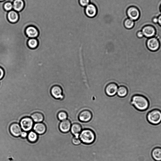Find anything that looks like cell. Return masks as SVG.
Wrapping results in <instances>:
<instances>
[{
    "mask_svg": "<svg viewBox=\"0 0 161 161\" xmlns=\"http://www.w3.org/2000/svg\"><path fill=\"white\" fill-rule=\"evenodd\" d=\"M130 104L136 110L141 112L147 110L150 106L148 99L144 96L140 94H136L132 97Z\"/></svg>",
    "mask_w": 161,
    "mask_h": 161,
    "instance_id": "cell-1",
    "label": "cell"
},
{
    "mask_svg": "<svg viewBox=\"0 0 161 161\" xmlns=\"http://www.w3.org/2000/svg\"><path fill=\"white\" fill-rule=\"evenodd\" d=\"M148 122L153 125H157L161 123V111L154 109L148 112L146 116Z\"/></svg>",
    "mask_w": 161,
    "mask_h": 161,
    "instance_id": "cell-2",
    "label": "cell"
},
{
    "mask_svg": "<svg viewBox=\"0 0 161 161\" xmlns=\"http://www.w3.org/2000/svg\"><path fill=\"white\" fill-rule=\"evenodd\" d=\"M79 137L82 143L85 145H90L95 141L96 136L94 133L89 129H83Z\"/></svg>",
    "mask_w": 161,
    "mask_h": 161,
    "instance_id": "cell-3",
    "label": "cell"
},
{
    "mask_svg": "<svg viewBox=\"0 0 161 161\" xmlns=\"http://www.w3.org/2000/svg\"><path fill=\"white\" fill-rule=\"evenodd\" d=\"M19 124L23 131L28 132L33 128L34 122L31 117H25L20 120Z\"/></svg>",
    "mask_w": 161,
    "mask_h": 161,
    "instance_id": "cell-4",
    "label": "cell"
},
{
    "mask_svg": "<svg viewBox=\"0 0 161 161\" xmlns=\"http://www.w3.org/2000/svg\"><path fill=\"white\" fill-rule=\"evenodd\" d=\"M119 86L115 82H111L108 84L105 89V94L108 96L113 97L117 94Z\"/></svg>",
    "mask_w": 161,
    "mask_h": 161,
    "instance_id": "cell-5",
    "label": "cell"
},
{
    "mask_svg": "<svg viewBox=\"0 0 161 161\" xmlns=\"http://www.w3.org/2000/svg\"><path fill=\"white\" fill-rule=\"evenodd\" d=\"M146 45L149 50L152 51H155L159 49L160 43L158 40L154 37L148 39Z\"/></svg>",
    "mask_w": 161,
    "mask_h": 161,
    "instance_id": "cell-6",
    "label": "cell"
},
{
    "mask_svg": "<svg viewBox=\"0 0 161 161\" xmlns=\"http://www.w3.org/2000/svg\"><path fill=\"white\" fill-rule=\"evenodd\" d=\"M52 96L55 99L63 100L64 98L62 88L58 85L53 86L51 89Z\"/></svg>",
    "mask_w": 161,
    "mask_h": 161,
    "instance_id": "cell-7",
    "label": "cell"
},
{
    "mask_svg": "<svg viewBox=\"0 0 161 161\" xmlns=\"http://www.w3.org/2000/svg\"><path fill=\"white\" fill-rule=\"evenodd\" d=\"M128 18L133 21H136L139 18L140 13L138 9L134 7H131L128 8L127 11Z\"/></svg>",
    "mask_w": 161,
    "mask_h": 161,
    "instance_id": "cell-8",
    "label": "cell"
},
{
    "mask_svg": "<svg viewBox=\"0 0 161 161\" xmlns=\"http://www.w3.org/2000/svg\"><path fill=\"white\" fill-rule=\"evenodd\" d=\"M93 115L92 112L88 110H85L80 112L78 115V119L82 123H88L92 119Z\"/></svg>",
    "mask_w": 161,
    "mask_h": 161,
    "instance_id": "cell-9",
    "label": "cell"
},
{
    "mask_svg": "<svg viewBox=\"0 0 161 161\" xmlns=\"http://www.w3.org/2000/svg\"><path fill=\"white\" fill-rule=\"evenodd\" d=\"M9 131L13 136L17 137L20 136L23 130L19 124L13 123L10 125Z\"/></svg>",
    "mask_w": 161,
    "mask_h": 161,
    "instance_id": "cell-10",
    "label": "cell"
},
{
    "mask_svg": "<svg viewBox=\"0 0 161 161\" xmlns=\"http://www.w3.org/2000/svg\"><path fill=\"white\" fill-rule=\"evenodd\" d=\"M97 9L96 6L92 3L89 4L86 7L85 12L88 17L92 18L95 17L97 14Z\"/></svg>",
    "mask_w": 161,
    "mask_h": 161,
    "instance_id": "cell-11",
    "label": "cell"
},
{
    "mask_svg": "<svg viewBox=\"0 0 161 161\" xmlns=\"http://www.w3.org/2000/svg\"><path fill=\"white\" fill-rule=\"evenodd\" d=\"M142 31L145 37L150 38L154 37L156 34L155 28L151 25H147L142 29Z\"/></svg>",
    "mask_w": 161,
    "mask_h": 161,
    "instance_id": "cell-12",
    "label": "cell"
},
{
    "mask_svg": "<svg viewBox=\"0 0 161 161\" xmlns=\"http://www.w3.org/2000/svg\"><path fill=\"white\" fill-rule=\"evenodd\" d=\"M72 125L70 120L68 119L62 121L59 124V130L63 133H68L70 131Z\"/></svg>",
    "mask_w": 161,
    "mask_h": 161,
    "instance_id": "cell-13",
    "label": "cell"
},
{
    "mask_svg": "<svg viewBox=\"0 0 161 161\" xmlns=\"http://www.w3.org/2000/svg\"><path fill=\"white\" fill-rule=\"evenodd\" d=\"M25 34L29 38H36L39 35V32L35 27L30 26L27 27L25 30Z\"/></svg>",
    "mask_w": 161,
    "mask_h": 161,
    "instance_id": "cell-14",
    "label": "cell"
},
{
    "mask_svg": "<svg viewBox=\"0 0 161 161\" xmlns=\"http://www.w3.org/2000/svg\"><path fill=\"white\" fill-rule=\"evenodd\" d=\"M34 131L37 134L42 135L44 134L46 130V127L43 123H35L33 128Z\"/></svg>",
    "mask_w": 161,
    "mask_h": 161,
    "instance_id": "cell-15",
    "label": "cell"
},
{
    "mask_svg": "<svg viewBox=\"0 0 161 161\" xmlns=\"http://www.w3.org/2000/svg\"><path fill=\"white\" fill-rule=\"evenodd\" d=\"M83 130L81 125L78 123H75L72 124L70 131L74 136L79 137Z\"/></svg>",
    "mask_w": 161,
    "mask_h": 161,
    "instance_id": "cell-16",
    "label": "cell"
},
{
    "mask_svg": "<svg viewBox=\"0 0 161 161\" xmlns=\"http://www.w3.org/2000/svg\"><path fill=\"white\" fill-rule=\"evenodd\" d=\"M7 18L10 23L15 24L18 21L19 16L18 12L14 10H11L8 13Z\"/></svg>",
    "mask_w": 161,
    "mask_h": 161,
    "instance_id": "cell-17",
    "label": "cell"
},
{
    "mask_svg": "<svg viewBox=\"0 0 161 161\" xmlns=\"http://www.w3.org/2000/svg\"><path fill=\"white\" fill-rule=\"evenodd\" d=\"M13 6L14 11L18 12L21 11L24 9L25 3L24 0H14Z\"/></svg>",
    "mask_w": 161,
    "mask_h": 161,
    "instance_id": "cell-18",
    "label": "cell"
},
{
    "mask_svg": "<svg viewBox=\"0 0 161 161\" xmlns=\"http://www.w3.org/2000/svg\"><path fill=\"white\" fill-rule=\"evenodd\" d=\"M151 156L155 161H161V147H156L153 149Z\"/></svg>",
    "mask_w": 161,
    "mask_h": 161,
    "instance_id": "cell-19",
    "label": "cell"
},
{
    "mask_svg": "<svg viewBox=\"0 0 161 161\" xmlns=\"http://www.w3.org/2000/svg\"><path fill=\"white\" fill-rule=\"evenodd\" d=\"M128 90L125 86L121 85L119 86L117 93V96L120 98H124L128 94Z\"/></svg>",
    "mask_w": 161,
    "mask_h": 161,
    "instance_id": "cell-20",
    "label": "cell"
},
{
    "mask_svg": "<svg viewBox=\"0 0 161 161\" xmlns=\"http://www.w3.org/2000/svg\"><path fill=\"white\" fill-rule=\"evenodd\" d=\"M35 123H42L44 120V116L41 113L36 112L32 114L30 117Z\"/></svg>",
    "mask_w": 161,
    "mask_h": 161,
    "instance_id": "cell-21",
    "label": "cell"
},
{
    "mask_svg": "<svg viewBox=\"0 0 161 161\" xmlns=\"http://www.w3.org/2000/svg\"><path fill=\"white\" fill-rule=\"evenodd\" d=\"M27 138L30 142L35 143L37 140L38 134L33 130H32L28 132Z\"/></svg>",
    "mask_w": 161,
    "mask_h": 161,
    "instance_id": "cell-22",
    "label": "cell"
},
{
    "mask_svg": "<svg viewBox=\"0 0 161 161\" xmlns=\"http://www.w3.org/2000/svg\"><path fill=\"white\" fill-rule=\"evenodd\" d=\"M27 45L30 49H36L38 45V42L36 38H29L27 42Z\"/></svg>",
    "mask_w": 161,
    "mask_h": 161,
    "instance_id": "cell-23",
    "label": "cell"
},
{
    "mask_svg": "<svg viewBox=\"0 0 161 161\" xmlns=\"http://www.w3.org/2000/svg\"><path fill=\"white\" fill-rule=\"evenodd\" d=\"M124 24L126 28L128 29H131L134 27V22L131 19L128 18L124 21Z\"/></svg>",
    "mask_w": 161,
    "mask_h": 161,
    "instance_id": "cell-24",
    "label": "cell"
},
{
    "mask_svg": "<svg viewBox=\"0 0 161 161\" xmlns=\"http://www.w3.org/2000/svg\"><path fill=\"white\" fill-rule=\"evenodd\" d=\"M57 117L58 119L60 121L67 120L68 119V115L67 113L63 111H60L59 112L57 115Z\"/></svg>",
    "mask_w": 161,
    "mask_h": 161,
    "instance_id": "cell-25",
    "label": "cell"
},
{
    "mask_svg": "<svg viewBox=\"0 0 161 161\" xmlns=\"http://www.w3.org/2000/svg\"><path fill=\"white\" fill-rule=\"evenodd\" d=\"M3 8L5 11H10L13 8V4L10 2H6L3 5Z\"/></svg>",
    "mask_w": 161,
    "mask_h": 161,
    "instance_id": "cell-26",
    "label": "cell"
},
{
    "mask_svg": "<svg viewBox=\"0 0 161 161\" xmlns=\"http://www.w3.org/2000/svg\"><path fill=\"white\" fill-rule=\"evenodd\" d=\"M72 141L73 144L75 146H79L82 143L79 137L74 136L72 138Z\"/></svg>",
    "mask_w": 161,
    "mask_h": 161,
    "instance_id": "cell-27",
    "label": "cell"
},
{
    "mask_svg": "<svg viewBox=\"0 0 161 161\" xmlns=\"http://www.w3.org/2000/svg\"><path fill=\"white\" fill-rule=\"evenodd\" d=\"M79 2L80 6L85 7L90 4V0H79Z\"/></svg>",
    "mask_w": 161,
    "mask_h": 161,
    "instance_id": "cell-28",
    "label": "cell"
},
{
    "mask_svg": "<svg viewBox=\"0 0 161 161\" xmlns=\"http://www.w3.org/2000/svg\"><path fill=\"white\" fill-rule=\"evenodd\" d=\"M5 75V72L4 69L0 67V80L2 79Z\"/></svg>",
    "mask_w": 161,
    "mask_h": 161,
    "instance_id": "cell-29",
    "label": "cell"
},
{
    "mask_svg": "<svg viewBox=\"0 0 161 161\" xmlns=\"http://www.w3.org/2000/svg\"><path fill=\"white\" fill-rule=\"evenodd\" d=\"M28 133L27 132L22 131L21 135H20V137L22 138H25L27 137Z\"/></svg>",
    "mask_w": 161,
    "mask_h": 161,
    "instance_id": "cell-30",
    "label": "cell"
},
{
    "mask_svg": "<svg viewBox=\"0 0 161 161\" xmlns=\"http://www.w3.org/2000/svg\"><path fill=\"white\" fill-rule=\"evenodd\" d=\"M137 36L139 38H142L144 36L142 31L138 32L137 33Z\"/></svg>",
    "mask_w": 161,
    "mask_h": 161,
    "instance_id": "cell-31",
    "label": "cell"
},
{
    "mask_svg": "<svg viewBox=\"0 0 161 161\" xmlns=\"http://www.w3.org/2000/svg\"><path fill=\"white\" fill-rule=\"evenodd\" d=\"M152 22L154 24H158V17L156 16L153 17L152 20Z\"/></svg>",
    "mask_w": 161,
    "mask_h": 161,
    "instance_id": "cell-32",
    "label": "cell"
},
{
    "mask_svg": "<svg viewBox=\"0 0 161 161\" xmlns=\"http://www.w3.org/2000/svg\"><path fill=\"white\" fill-rule=\"evenodd\" d=\"M158 24L161 26V15L158 17Z\"/></svg>",
    "mask_w": 161,
    "mask_h": 161,
    "instance_id": "cell-33",
    "label": "cell"
},
{
    "mask_svg": "<svg viewBox=\"0 0 161 161\" xmlns=\"http://www.w3.org/2000/svg\"><path fill=\"white\" fill-rule=\"evenodd\" d=\"M6 0H0V2H2L5 1Z\"/></svg>",
    "mask_w": 161,
    "mask_h": 161,
    "instance_id": "cell-34",
    "label": "cell"
},
{
    "mask_svg": "<svg viewBox=\"0 0 161 161\" xmlns=\"http://www.w3.org/2000/svg\"><path fill=\"white\" fill-rule=\"evenodd\" d=\"M160 11L161 12V5L160 6Z\"/></svg>",
    "mask_w": 161,
    "mask_h": 161,
    "instance_id": "cell-35",
    "label": "cell"
}]
</instances>
